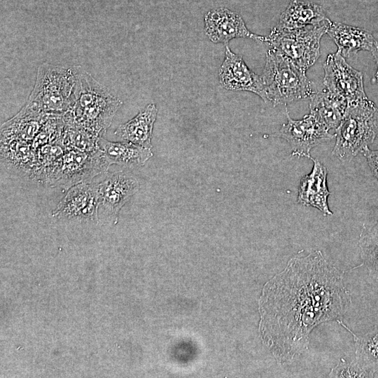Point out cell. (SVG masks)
Instances as JSON below:
<instances>
[{
	"label": "cell",
	"instance_id": "obj_1",
	"mask_svg": "<svg viewBox=\"0 0 378 378\" xmlns=\"http://www.w3.org/2000/svg\"><path fill=\"white\" fill-rule=\"evenodd\" d=\"M351 304L343 274L321 251L293 257L264 286L258 300V332L279 365L308 349L312 331L340 321Z\"/></svg>",
	"mask_w": 378,
	"mask_h": 378
},
{
	"label": "cell",
	"instance_id": "obj_2",
	"mask_svg": "<svg viewBox=\"0 0 378 378\" xmlns=\"http://www.w3.org/2000/svg\"><path fill=\"white\" fill-rule=\"evenodd\" d=\"M76 88L65 120L103 137L122 102L80 66H74Z\"/></svg>",
	"mask_w": 378,
	"mask_h": 378
},
{
	"label": "cell",
	"instance_id": "obj_3",
	"mask_svg": "<svg viewBox=\"0 0 378 378\" xmlns=\"http://www.w3.org/2000/svg\"><path fill=\"white\" fill-rule=\"evenodd\" d=\"M76 88L74 67L41 64L34 88L24 106L36 113L57 115L69 111Z\"/></svg>",
	"mask_w": 378,
	"mask_h": 378
},
{
	"label": "cell",
	"instance_id": "obj_4",
	"mask_svg": "<svg viewBox=\"0 0 378 378\" xmlns=\"http://www.w3.org/2000/svg\"><path fill=\"white\" fill-rule=\"evenodd\" d=\"M378 134V108L368 99L347 105L335 130L332 154L341 161H350L371 144Z\"/></svg>",
	"mask_w": 378,
	"mask_h": 378
},
{
	"label": "cell",
	"instance_id": "obj_5",
	"mask_svg": "<svg viewBox=\"0 0 378 378\" xmlns=\"http://www.w3.org/2000/svg\"><path fill=\"white\" fill-rule=\"evenodd\" d=\"M260 77L265 102H270L274 106L310 98L315 92L306 71L273 48L266 53V62Z\"/></svg>",
	"mask_w": 378,
	"mask_h": 378
},
{
	"label": "cell",
	"instance_id": "obj_6",
	"mask_svg": "<svg viewBox=\"0 0 378 378\" xmlns=\"http://www.w3.org/2000/svg\"><path fill=\"white\" fill-rule=\"evenodd\" d=\"M329 20L322 23L293 29L275 27L267 36L266 43L295 64L307 71L320 56V41L327 32Z\"/></svg>",
	"mask_w": 378,
	"mask_h": 378
},
{
	"label": "cell",
	"instance_id": "obj_7",
	"mask_svg": "<svg viewBox=\"0 0 378 378\" xmlns=\"http://www.w3.org/2000/svg\"><path fill=\"white\" fill-rule=\"evenodd\" d=\"M66 148L47 181L52 186L67 188L90 181V178L107 170L110 166L100 149L87 152Z\"/></svg>",
	"mask_w": 378,
	"mask_h": 378
},
{
	"label": "cell",
	"instance_id": "obj_8",
	"mask_svg": "<svg viewBox=\"0 0 378 378\" xmlns=\"http://www.w3.org/2000/svg\"><path fill=\"white\" fill-rule=\"evenodd\" d=\"M287 122L276 134L286 140L292 149V155L312 159L311 150L335 137L329 130L314 115L309 113L302 119H292L286 113Z\"/></svg>",
	"mask_w": 378,
	"mask_h": 378
},
{
	"label": "cell",
	"instance_id": "obj_9",
	"mask_svg": "<svg viewBox=\"0 0 378 378\" xmlns=\"http://www.w3.org/2000/svg\"><path fill=\"white\" fill-rule=\"evenodd\" d=\"M323 69L326 90L346 99L348 104L368 98L363 74L351 66L338 50L327 56Z\"/></svg>",
	"mask_w": 378,
	"mask_h": 378
},
{
	"label": "cell",
	"instance_id": "obj_10",
	"mask_svg": "<svg viewBox=\"0 0 378 378\" xmlns=\"http://www.w3.org/2000/svg\"><path fill=\"white\" fill-rule=\"evenodd\" d=\"M52 215L60 220L97 222L99 218L97 183L87 181L70 187Z\"/></svg>",
	"mask_w": 378,
	"mask_h": 378
},
{
	"label": "cell",
	"instance_id": "obj_11",
	"mask_svg": "<svg viewBox=\"0 0 378 378\" xmlns=\"http://www.w3.org/2000/svg\"><path fill=\"white\" fill-rule=\"evenodd\" d=\"M136 178L122 171L109 174L97 183L99 214L117 221L123 206L139 190Z\"/></svg>",
	"mask_w": 378,
	"mask_h": 378
},
{
	"label": "cell",
	"instance_id": "obj_12",
	"mask_svg": "<svg viewBox=\"0 0 378 378\" xmlns=\"http://www.w3.org/2000/svg\"><path fill=\"white\" fill-rule=\"evenodd\" d=\"M218 76L220 83L225 89L251 92L266 102L261 77L253 72L247 66L242 57L232 52L227 44L224 60Z\"/></svg>",
	"mask_w": 378,
	"mask_h": 378
},
{
	"label": "cell",
	"instance_id": "obj_13",
	"mask_svg": "<svg viewBox=\"0 0 378 378\" xmlns=\"http://www.w3.org/2000/svg\"><path fill=\"white\" fill-rule=\"evenodd\" d=\"M205 33L213 43H227L234 38H250L266 42L267 36L251 32L242 18L226 8L209 10L204 16Z\"/></svg>",
	"mask_w": 378,
	"mask_h": 378
},
{
	"label": "cell",
	"instance_id": "obj_14",
	"mask_svg": "<svg viewBox=\"0 0 378 378\" xmlns=\"http://www.w3.org/2000/svg\"><path fill=\"white\" fill-rule=\"evenodd\" d=\"M326 33L344 57H349L360 50L370 52L376 63L374 78L378 80V41L370 32L342 22H330Z\"/></svg>",
	"mask_w": 378,
	"mask_h": 378
},
{
	"label": "cell",
	"instance_id": "obj_15",
	"mask_svg": "<svg viewBox=\"0 0 378 378\" xmlns=\"http://www.w3.org/2000/svg\"><path fill=\"white\" fill-rule=\"evenodd\" d=\"M314 166L311 172L303 176L300 183L298 203L316 208L326 215L331 216L328 198L330 194L327 186L326 167L317 159L312 158Z\"/></svg>",
	"mask_w": 378,
	"mask_h": 378
},
{
	"label": "cell",
	"instance_id": "obj_16",
	"mask_svg": "<svg viewBox=\"0 0 378 378\" xmlns=\"http://www.w3.org/2000/svg\"><path fill=\"white\" fill-rule=\"evenodd\" d=\"M158 114L154 103H150L125 123L120 125L114 134L122 141L151 148L153 130Z\"/></svg>",
	"mask_w": 378,
	"mask_h": 378
},
{
	"label": "cell",
	"instance_id": "obj_17",
	"mask_svg": "<svg viewBox=\"0 0 378 378\" xmlns=\"http://www.w3.org/2000/svg\"><path fill=\"white\" fill-rule=\"evenodd\" d=\"M98 146L109 165L115 164L126 168L143 166L153 155L151 148L127 141H110L103 137L99 139Z\"/></svg>",
	"mask_w": 378,
	"mask_h": 378
},
{
	"label": "cell",
	"instance_id": "obj_18",
	"mask_svg": "<svg viewBox=\"0 0 378 378\" xmlns=\"http://www.w3.org/2000/svg\"><path fill=\"white\" fill-rule=\"evenodd\" d=\"M329 20L321 5L309 1L290 0L275 27L278 29H293L318 24Z\"/></svg>",
	"mask_w": 378,
	"mask_h": 378
},
{
	"label": "cell",
	"instance_id": "obj_19",
	"mask_svg": "<svg viewBox=\"0 0 378 378\" xmlns=\"http://www.w3.org/2000/svg\"><path fill=\"white\" fill-rule=\"evenodd\" d=\"M50 115L36 113L24 106L1 126V139H17L30 143Z\"/></svg>",
	"mask_w": 378,
	"mask_h": 378
},
{
	"label": "cell",
	"instance_id": "obj_20",
	"mask_svg": "<svg viewBox=\"0 0 378 378\" xmlns=\"http://www.w3.org/2000/svg\"><path fill=\"white\" fill-rule=\"evenodd\" d=\"M347 105L344 98L323 90L315 92L310 97L309 109L330 130H336L340 125Z\"/></svg>",
	"mask_w": 378,
	"mask_h": 378
},
{
	"label": "cell",
	"instance_id": "obj_21",
	"mask_svg": "<svg viewBox=\"0 0 378 378\" xmlns=\"http://www.w3.org/2000/svg\"><path fill=\"white\" fill-rule=\"evenodd\" d=\"M347 330L354 337L355 344V360L364 370L373 376L378 372V326L363 335L352 332L342 320L337 321Z\"/></svg>",
	"mask_w": 378,
	"mask_h": 378
},
{
	"label": "cell",
	"instance_id": "obj_22",
	"mask_svg": "<svg viewBox=\"0 0 378 378\" xmlns=\"http://www.w3.org/2000/svg\"><path fill=\"white\" fill-rule=\"evenodd\" d=\"M35 154L29 142L1 139V159L8 167L25 172L34 169Z\"/></svg>",
	"mask_w": 378,
	"mask_h": 378
},
{
	"label": "cell",
	"instance_id": "obj_23",
	"mask_svg": "<svg viewBox=\"0 0 378 378\" xmlns=\"http://www.w3.org/2000/svg\"><path fill=\"white\" fill-rule=\"evenodd\" d=\"M358 247L363 264L369 274L378 280V220L362 229Z\"/></svg>",
	"mask_w": 378,
	"mask_h": 378
},
{
	"label": "cell",
	"instance_id": "obj_24",
	"mask_svg": "<svg viewBox=\"0 0 378 378\" xmlns=\"http://www.w3.org/2000/svg\"><path fill=\"white\" fill-rule=\"evenodd\" d=\"M328 377L335 378H344L373 377L374 376L363 368H362L355 360L349 363L344 358H340L337 364L331 369Z\"/></svg>",
	"mask_w": 378,
	"mask_h": 378
},
{
	"label": "cell",
	"instance_id": "obj_25",
	"mask_svg": "<svg viewBox=\"0 0 378 378\" xmlns=\"http://www.w3.org/2000/svg\"><path fill=\"white\" fill-rule=\"evenodd\" d=\"M361 153L366 158L372 174L378 181V150H372L368 146L363 150Z\"/></svg>",
	"mask_w": 378,
	"mask_h": 378
}]
</instances>
